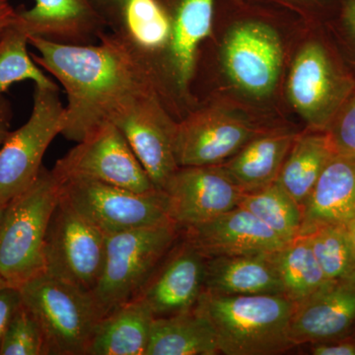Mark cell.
I'll list each match as a JSON object with an SVG mask.
<instances>
[{"label":"cell","instance_id":"obj_1","mask_svg":"<svg viewBox=\"0 0 355 355\" xmlns=\"http://www.w3.org/2000/svg\"><path fill=\"white\" fill-rule=\"evenodd\" d=\"M40 67L62 84L67 94L62 135L79 142L140 98H159L157 71L150 58L123 33L104 32L88 44H57L29 37Z\"/></svg>","mask_w":355,"mask_h":355},{"label":"cell","instance_id":"obj_2","mask_svg":"<svg viewBox=\"0 0 355 355\" xmlns=\"http://www.w3.org/2000/svg\"><path fill=\"white\" fill-rule=\"evenodd\" d=\"M195 307L211 324L222 354H280L295 347L289 336L293 302L284 294L218 295L203 291Z\"/></svg>","mask_w":355,"mask_h":355},{"label":"cell","instance_id":"obj_3","mask_svg":"<svg viewBox=\"0 0 355 355\" xmlns=\"http://www.w3.org/2000/svg\"><path fill=\"white\" fill-rule=\"evenodd\" d=\"M60 200V183L51 170L38 178L8 203L0 228V275L17 287L44 272V246L53 210Z\"/></svg>","mask_w":355,"mask_h":355},{"label":"cell","instance_id":"obj_4","mask_svg":"<svg viewBox=\"0 0 355 355\" xmlns=\"http://www.w3.org/2000/svg\"><path fill=\"white\" fill-rule=\"evenodd\" d=\"M181 234L167 223L106 236L104 268L91 292L101 319L135 297Z\"/></svg>","mask_w":355,"mask_h":355},{"label":"cell","instance_id":"obj_5","mask_svg":"<svg viewBox=\"0 0 355 355\" xmlns=\"http://www.w3.org/2000/svg\"><path fill=\"white\" fill-rule=\"evenodd\" d=\"M19 291L43 331L46 355H87L102 320L90 292L44 272Z\"/></svg>","mask_w":355,"mask_h":355},{"label":"cell","instance_id":"obj_6","mask_svg":"<svg viewBox=\"0 0 355 355\" xmlns=\"http://www.w3.org/2000/svg\"><path fill=\"white\" fill-rule=\"evenodd\" d=\"M330 46L313 40L292 64L288 96L311 130H328L355 91V76Z\"/></svg>","mask_w":355,"mask_h":355},{"label":"cell","instance_id":"obj_7","mask_svg":"<svg viewBox=\"0 0 355 355\" xmlns=\"http://www.w3.org/2000/svg\"><path fill=\"white\" fill-rule=\"evenodd\" d=\"M58 183L60 198L104 235L173 223L163 191L137 193L85 179Z\"/></svg>","mask_w":355,"mask_h":355},{"label":"cell","instance_id":"obj_8","mask_svg":"<svg viewBox=\"0 0 355 355\" xmlns=\"http://www.w3.org/2000/svg\"><path fill=\"white\" fill-rule=\"evenodd\" d=\"M64 113L58 88L35 85L29 119L0 147V202L8 203L36 181L46 149L62 135Z\"/></svg>","mask_w":355,"mask_h":355},{"label":"cell","instance_id":"obj_9","mask_svg":"<svg viewBox=\"0 0 355 355\" xmlns=\"http://www.w3.org/2000/svg\"><path fill=\"white\" fill-rule=\"evenodd\" d=\"M106 257V235L58 200L46 231L44 272L87 292L94 291Z\"/></svg>","mask_w":355,"mask_h":355},{"label":"cell","instance_id":"obj_10","mask_svg":"<svg viewBox=\"0 0 355 355\" xmlns=\"http://www.w3.org/2000/svg\"><path fill=\"white\" fill-rule=\"evenodd\" d=\"M76 144L51 170L58 181L85 179L137 193L159 191L125 135L111 121L103 123Z\"/></svg>","mask_w":355,"mask_h":355},{"label":"cell","instance_id":"obj_11","mask_svg":"<svg viewBox=\"0 0 355 355\" xmlns=\"http://www.w3.org/2000/svg\"><path fill=\"white\" fill-rule=\"evenodd\" d=\"M226 73L238 88L257 98L270 95L279 83L282 42L270 25L244 21L231 28L222 50Z\"/></svg>","mask_w":355,"mask_h":355},{"label":"cell","instance_id":"obj_12","mask_svg":"<svg viewBox=\"0 0 355 355\" xmlns=\"http://www.w3.org/2000/svg\"><path fill=\"white\" fill-rule=\"evenodd\" d=\"M163 191L170 219L181 230L235 209L244 195L220 165L179 167Z\"/></svg>","mask_w":355,"mask_h":355},{"label":"cell","instance_id":"obj_13","mask_svg":"<svg viewBox=\"0 0 355 355\" xmlns=\"http://www.w3.org/2000/svg\"><path fill=\"white\" fill-rule=\"evenodd\" d=\"M120 128L151 181L163 191L179 165L175 156L178 123L165 111L160 98H140L111 120Z\"/></svg>","mask_w":355,"mask_h":355},{"label":"cell","instance_id":"obj_14","mask_svg":"<svg viewBox=\"0 0 355 355\" xmlns=\"http://www.w3.org/2000/svg\"><path fill=\"white\" fill-rule=\"evenodd\" d=\"M256 135L253 125L237 114L216 108L198 110L178 123V165H220Z\"/></svg>","mask_w":355,"mask_h":355},{"label":"cell","instance_id":"obj_15","mask_svg":"<svg viewBox=\"0 0 355 355\" xmlns=\"http://www.w3.org/2000/svg\"><path fill=\"white\" fill-rule=\"evenodd\" d=\"M207 258L183 238L161 261L135 298L140 299L154 317H166L193 309L203 291Z\"/></svg>","mask_w":355,"mask_h":355},{"label":"cell","instance_id":"obj_16","mask_svg":"<svg viewBox=\"0 0 355 355\" xmlns=\"http://www.w3.org/2000/svg\"><path fill=\"white\" fill-rule=\"evenodd\" d=\"M205 258L270 254L286 244L272 229L241 207L182 230Z\"/></svg>","mask_w":355,"mask_h":355},{"label":"cell","instance_id":"obj_17","mask_svg":"<svg viewBox=\"0 0 355 355\" xmlns=\"http://www.w3.org/2000/svg\"><path fill=\"white\" fill-rule=\"evenodd\" d=\"M16 21L29 37L65 44L95 43L109 24L92 0H35Z\"/></svg>","mask_w":355,"mask_h":355},{"label":"cell","instance_id":"obj_18","mask_svg":"<svg viewBox=\"0 0 355 355\" xmlns=\"http://www.w3.org/2000/svg\"><path fill=\"white\" fill-rule=\"evenodd\" d=\"M355 328V284H333L293 302L289 336L295 347L349 335Z\"/></svg>","mask_w":355,"mask_h":355},{"label":"cell","instance_id":"obj_19","mask_svg":"<svg viewBox=\"0 0 355 355\" xmlns=\"http://www.w3.org/2000/svg\"><path fill=\"white\" fill-rule=\"evenodd\" d=\"M216 0H174L167 8L171 36L164 49L168 74L178 94L186 97L197 64L198 46L211 34Z\"/></svg>","mask_w":355,"mask_h":355},{"label":"cell","instance_id":"obj_20","mask_svg":"<svg viewBox=\"0 0 355 355\" xmlns=\"http://www.w3.org/2000/svg\"><path fill=\"white\" fill-rule=\"evenodd\" d=\"M301 234L323 224H347L355 218V160L336 154L302 207Z\"/></svg>","mask_w":355,"mask_h":355},{"label":"cell","instance_id":"obj_21","mask_svg":"<svg viewBox=\"0 0 355 355\" xmlns=\"http://www.w3.org/2000/svg\"><path fill=\"white\" fill-rule=\"evenodd\" d=\"M203 291L218 295L284 294L268 254L207 259Z\"/></svg>","mask_w":355,"mask_h":355},{"label":"cell","instance_id":"obj_22","mask_svg":"<svg viewBox=\"0 0 355 355\" xmlns=\"http://www.w3.org/2000/svg\"><path fill=\"white\" fill-rule=\"evenodd\" d=\"M296 137L286 130L256 135L222 163V169L244 193L265 188L277 180Z\"/></svg>","mask_w":355,"mask_h":355},{"label":"cell","instance_id":"obj_23","mask_svg":"<svg viewBox=\"0 0 355 355\" xmlns=\"http://www.w3.org/2000/svg\"><path fill=\"white\" fill-rule=\"evenodd\" d=\"M154 319L140 299L119 306L98 324L87 355H146Z\"/></svg>","mask_w":355,"mask_h":355},{"label":"cell","instance_id":"obj_24","mask_svg":"<svg viewBox=\"0 0 355 355\" xmlns=\"http://www.w3.org/2000/svg\"><path fill=\"white\" fill-rule=\"evenodd\" d=\"M218 354L216 331L197 308L153 320L146 355Z\"/></svg>","mask_w":355,"mask_h":355},{"label":"cell","instance_id":"obj_25","mask_svg":"<svg viewBox=\"0 0 355 355\" xmlns=\"http://www.w3.org/2000/svg\"><path fill=\"white\" fill-rule=\"evenodd\" d=\"M336 154L327 130H311L297 135L277 182L303 207L324 168Z\"/></svg>","mask_w":355,"mask_h":355},{"label":"cell","instance_id":"obj_26","mask_svg":"<svg viewBox=\"0 0 355 355\" xmlns=\"http://www.w3.org/2000/svg\"><path fill=\"white\" fill-rule=\"evenodd\" d=\"M268 256L279 275L284 295L292 302L333 284L320 268L306 235L297 236Z\"/></svg>","mask_w":355,"mask_h":355},{"label":"cell","instance_id":"obj_27","mask_svg":"<svg viewBox=\"0 0 355 355\" xmlns=\"http://www.w3.org/2000/svg\"><path fill=\"white\" fill-rule=\"evenodd\" d=\"M112 20L118 31L149 58L163 51L171 36V19L159 0H128Z\"/></svg>","mask_w":355,"mask_h":355},{"label":"cell","instance_id":"obj_28","mask_svg":"<svg viewBox=\"0 0 355 355\" xmlns=\"http://www.w3.org/2000/svg\"><path fill=\"white\" fill-rule=\"evenodd\" d=\"M238 207L251 212L286 242L300 235L302 207L277 180L260 190L244 193Z\"/></svg>","mask_w":355,"mask_h":355},{"label":"cell","instance_id":"obj_29","mask_svg":"<svg viewBox=\"0 0 355 355\" xmlns=\"http://www.w3.org/2000/svg\"><path fill=\"white\" fill-rule=\"evenodd\" d=\"M302 235V234H301ZM327 279L355 284V256L343 224H323L304 233Z\"/></svg>","mask_w":355,"mask_h":355},{"label":"cell","instance_id":"obj_30","mask_svg":"<svg viewBox=\"0 0 355 355\" xmlns=\"http://www.w3.org/2000/svg\"><path fill=\"white\" fill-rule=\"evenodd\" d=\"M29 36L17 21L0 39V97L11 85L31 80L36 86L58 88L28 51Z\"/></svg>","mask_w":355,"mask_h":355},{"label":"cell","instance_id":"obj_31","mask_svg":"<svg viewBox=\"0 0 355 355\" xmlns=\"http://www.w3.org/2000/svg\"><path fill=\"white\" fill-rule=\"evenodd\" d=\"M0 355H46L38 320L23 302L7 327L0 345Z\"/></svg>","mask_w":355,"mask_h":355},{"label":"cell","instance_id":"obj_32","mask_svg":"<svg viewBox=\"0 0 355 355\" xmlns=\"http://www.w3.org/2000/svg\"><path fill=\"white\" fill-rule=\"evenodd\" d=\"M327 132L336 153L355 160V91Z\"/></svg>","mask_w":355,"mask_h":355},{"label":"cell","instance_id":"obj_33","mask_svg":"<svg viewBox=\"0 0 355 355\" xmlns=\"http://www.w3.org/2000/svg\"><path fill=\"white\" fill-rule=\"evenodd\" d=\"M335 13L336 30L349 51L347 62L354 69L355 76V0H338Z\"/></svg>","mask_w":355,"mask_h":355},{"label":"cell","instance_id":"obj_34","mask_svg":"<svg viewBox=\"0 0 355 355\" xmlns=\"http://www.w3.org/2000/svg\"><path fill=\"white\" fill-rule=\"evenodd\" d=\"M22 298L19 288L6 286L0 288V345L14 313L19 307Z\"/></svg>","mask_w":355,"mask_h":355},{"label":"cell","instance_id":"obj_35","mask_svg":"<svg viewBox=\"0 0 355 355\" xmlns=\"http://www.w3.org/2000/svg\"><path fill=\"white\" fill-rule=\"evenodd\" d=\"M312 355H355V333L327 340V342L312 343L308 349Z\"/></svg>","mask_w":355,"mask_h":355},{"label":"cell","instance_id":"obj_36","mask_svg":"<svg viewBox=\"0 0 355 355\" xmlns=\"http://www.w3.org/2000/svg\"><path fill=\"white\" fill-rule=\"evenodd\" d=\"M13 118L12 106L6 96L0 97V147L10 132L11 121Z\"/></svg>","mask_w":355,"mask_h":355},{"label":"cell","instance_id":"obj_37","mask_svg":"<svg viewBox=\"0 0 355 355\" xmlns=\"http://www.w3.org/2000/svg\"><path fill=\"white\" fill-rule=\"evenodd\" d=\"M17 12L10 0H0V39L17 20Z\"/></svg>","mask_w":355,"mask_h":355},{"label":"cell","instance_id":"obj_38","mask_svg":"<svg viewBox=\"0 0 355 355\" xmlns=\"http://www.w3.org/2000/svg\"><path fill=\"white\" fill-rule=\"evenodd\" d=\"M92 1L109 22V18L112 19L114 14L118 12L119 9L128 0H92Z\"/></svg>","mask_w":355,"mask_h":355},{"label":"cell","instance_id":"obj_39","mask_svg":"<svg viewBox=\"0 0 355 355\" xmlns=\"http://www.w3.org/2000/svg\"><path fill=\"white\" fill-rule=\"evenodd\" d=\"M286 1L295 2L302 6L312 7L318 9V11H335L338 3V0H286Z\"/></svg>","mask_w":355,"mask_h":355},{"label":"cell","instance_id":"obj_40","mask_svg":"<svg viewBox=\"0 0 355 355\" xmlns=\"http://www.w3.org/2000/svg\"><path fill=\"white\" fill-rule=\"evenodd\" d=\"M345 229H347V236H349V240L350 245H352V251H354L355 256V218L352 219L347 224H345Z\"/></svg>","mask_w":355,"mask_h":355},{"label":"cell","instance_id":"obj_41","mask_svg":"<svg viewBox=\"0 0 355 355\" xmlns=\"http://www.w3.org/2000/svg\"><path fill=\"white\" fill-rule=\"evenodd\" d=\"M6 207L7 203L0 202V228H1L2 222H3L4 214H6Z\"/></svg>","mask_w":355,"mask_h":355},{"label":"cell","instance_id":"obj_42","mask_svg":"<svg viewBox=\"0 0 355 355\" xmlns=\"http://www.w3.org/2000/svg\"><path fill=\"white\" fill-rule=\"evenodd\" d=\"M6 286H8V284H7L6 280L3 279V277H2L1 275H0V288H2V287Z\"/></svg>","mask_w":355,"mask_h":355},{"label":"cell","instance_id":"obj_43","mask_svg":"<svg viewBox=\"0 0 355 355\" xmlns=\"http://www.w3.org/2000/svg\"><path fill=\"white\" fill-rule=\"evenodd\" d=\"M354 333H355V328H354Z\"/></svg>","mask_w":355,"mask_h":355}]
</instances>
